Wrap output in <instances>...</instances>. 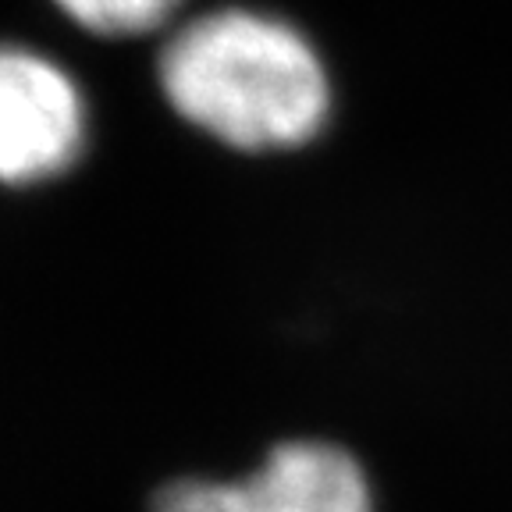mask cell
<instances>
[{"label":"cell","mask_w":512,"mask_h":512,"mask_svg":"<svg viewBox=\"0 0 512 512\" xmlns=\"http://www.w3.org/2000/svg\"><path fill=\"white\" fill-rule=\"evenodd\" d=\"M185 0H54L79 29L107 40H132L157 32L178 15Z\"/></svg>","instance_id":"cell-4"},{"label":"cell","mask_w":512,"mask_h":512,"mask_svg":"<svg viewBox=\"0 0 512 512\" xmlns=\"http://www.w3.org/2000/svg\"><path fill=\"white\" fill-rule=\"evenodd\" d=\"M153 512H246V498L239 480L189 477L160 491Z\"/></svg>","instance_id":"cell-5"},{"label":"cell","mask_w":512,"mask_h":512,"mask_svg":"<svg viewBox=\"0 0 512 512\" xmlns=\"http://www.w3.org/2000/svg\"><path fill=\"white\" fill-rule=\"evenodd\" d=\"M246 512H377L360 459L331 441H285L239 480Z\"/></svg>","instance_id":"cell-3"},{"label":"cell","mask_w":512,"mask_h":512,"mask_svg":"<svg viewBox=\"0 0 512 512\" xmlns=\"http://www.w3.org/2000/svg\"><path fill=\"white\" fill-rule=\"evenodd\" d=\"M89 104L61 61L0 40V185H47L86 157Z\"/></svg>","instance_id":"cell-2"},{"label":"cell","mask_w":512,"mask_h":512,"mask_svg":"<svg viewBox=\"0 0 512 512\" xmlns=\"http://www.w3.org/2000/svg\"><path fill=\"white\" fill-rule=\"evenodd\" d=\"M160 93L182 121L242 153H281L324 132L328 64L299 25L256 8H214L168 32Z\"/></svg>","instance_id":"cell-1"}]
</instances>
